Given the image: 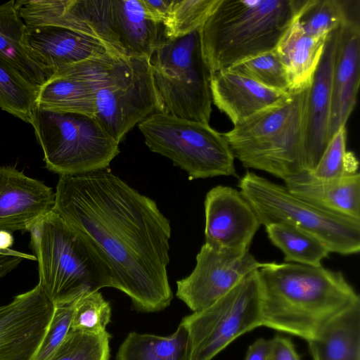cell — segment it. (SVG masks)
<instances>
[{
	"label": "cell",
	"instance_id": "obj_5",
	"mask_svg": "<svg viewBox=\"0 0 360 360\" xmlns=\"http://www.w3.org/2000/svg\"><path fill=\"white\" fill-rule=\"evenodd\" d=\"M30 248L38 262L39 284L53 304L113 288L106 259L82 232L51 211L30 230Z\"/></svg>",
	"mask_w": 360,
	"mask_h": 360
},
{
	"label": "cell",
	"instance_id": "obj_11",
	"mask_svg": "<svg viewBox=\"0 0 360 360\" xmlns=\"http://www.w3.org/2000/svg\"><path fill=\"white\" fill-rule=\"evenodd\" d=\"M162 112L150 58H120L96 87L94 117L118 143L136 124Z\"/></svg>",
	"mask_w": 360,
	"mask_h": 360
},
{
	"label": "cell",
	"instance_id": "obj_4",
	"mask_svg": "<svg viewBox=\"0 0 360 360\" xmlns=\"http://www.w3.org/2000/svg\"><path fill=\"white\" fill-rule=\"evenodd\" d=\"M304 0H219L200 28L211 77L274 50L298 15Z\"/></svg>",
	"mask_w": 360,
	"mask_h": 360
},
{
	"label": "cell",
	"instance_id": "obj_36",
	"mask_svg": "<svg viewBox=\"0 0 360 360\" xmlns=\"http://www.w3.org/2000/svg\"><path fill=\"white\" fill-rule=\"evenodd\" d=\"M271 342V360H301L290 338L277 335Z\"/></svg>",
	"mask_w": 360,
	"mask_h": 360
},
{
	"label": "cell",
	"instance_id": "obj_29",
	"mask_svg": "<svg viewBox=\"0 0 360 360\" xmlns=\"http://www.w3.org/2000/svg\"><path fill=\"white\" fill-rule=\"evenodd\" d=\"M357 0H304L297 21L307 34L328 37L338 30Z\"/></svg>",
	"mask_w": 360,
	"mask_h": 360
},
{
	"label": "cell",
	"instance_id": "obj_41",
	"mask_svg": "<svg viewBox=\"0 0 360 360\" xmlns=\"http://www.w3.org/2000/svg\"><path fill=\"white\" fill-rule=\"evenodd\" d=\"M269 360H271V358L270 357V359Z\"/></svg>",
	"mask_w": 360,
	"mask_h": 360
},
{
	"label": "cell",
	"instance_id": "obj_12",
	"mask_svg": "<svg viewBox=\"0 0 360 360\" xmlns=\"http://www.w3.org/2000/svg\"><path fill=\"white\" fill-rule=\"evenodd\" d=\"M191 360H212L244 333L262 326V292L258 270L243 278L210 307L184 317Z\"/></svg>",
	"mask_w": 360,
	"mask_h": 360
},
{
	"label": "cell",
	"instance_id": "obj_6",
	"mask_svg": "<svg viewBox=\"0 0 360 360\" xmlns=\"http://www.w3.org/2000/svg\"><path fill=\"white\" fill-rule=\"evenodd\" d=\"M309 87L289 92L285 98L222 133L234 158L245 168L264 171L283 181L305 172Z\"/></svg>",
	"mask_w": 360,
	"mask_h": 360
},
{
	"label": "cell",
	"instance_id": "obj_7",
	"mask_svg": "<svg viewBox=\"0 0 360 360\" xmlns=\"http://www.w3.org/2000/svg\"><path fill=\"white\" fill-rule=\"evenodd\" d=\"M31 125L46 168L60 176L106 169L120 153L94 116L36 107Z\"/></svg>",
	"mask_w": 360,
	"mask_h": 360
},
{
	"label": "cell",
	"instance_id": "obj_10",
	"mask_svg": "<svg viewBox=\"0 0 360 360\" xmlns=\"http://www.w3.org/2000/svg\"><path fill=\"white\" fill-rule=\"evenodd\" d=\"M138 127L149 149L170 159L188 174L190 180L238 177L229 143L222 133L207 123L158 112L138 124Z\"/></svg>",
	"mask_w": 360,
	"mask_h": 360
},
{
	"label": "cell",
	"instance_id": "obj_2",
	"mask_svg": "<svg viewBox=\"0 0 360 360\" xmlns=\"http://www.w3.org/2000/svg\"><path fill=\"white\" fill-rule=\"evenodd\" d=\"M262 326L314 338L332 319L360 304L342 272L296 263L267 262L258 270Z\"/></svg>",
	"mask_w": 360,
	"mask_h": 360
},
{
	"label": "cell",
	"instance_id": "obj_9",
	"mask_svg": "<svg viewBox=\"0 0 360 360\" xmlns=\"http://www.w3.org/2000/svg\"><path fill=\"white\" fill-rule=\"evenodd\" d=\"M239 191L261 225L288 223L319 238L330 252L350 255L360 250V221L335 215L292 195L285 186L253 172L240 178Z\"/></svg>",
	"mask_w": 360,
	"mask_h": 360
},
{
	"label": "cell",
	"instance_id": "obj_25",
	"mask_svg": "<svg viewBox=\"0 0 360 360\" xmlns=\"http://www.w3.org/2000/svg\"><path fill=\"white\" fill-rule=\"evenodd\" d=\"M307 342L312 360H360V304L340 314Z\"/></svg>",
	"mask_w": 360,
	"mask_h": 360
},
{
	"label": "cell",
	"instance_id": "obj_38",
	"mask_svg": "<svg viewBox=\"0 0 360 360\" xmlns=\"http://www.w3.org/2000/svg\"><path fill=\"white\" fill-rule=\"evenodd\" d=\"M171 0L149 1L143 0L150 16L156 22L163 24Z\"/></svg>",
	"mask_w": 360,
	"mask_h": 360
},
{
	"label": "cell",
	"instance_id": "obj_31",
	"mask_svg": "<svg viewBox=\"0 0 360 360\" xmlns=\"http://www.w3.org/2000/svg\"><path fill=\"white\" fill-rule=\"evenodd\" d=\"M276 90L289 91L287 72L276 49L266 51L233 65L227 70Z\"/></svg>",
	"mask_w": 360,
	"mask_h": 360
},
{
	"label": "cell",
	"instance_id": "obj_35",
	"mask_svg": "<svg viewBox=\"0 0 360 360\" xmlns=\"http://www.w3.org/2000/svg\"><path fill=\"white\" fill-rule=\"evenodd\" d=\"M76 300L54 304L50 323L32 360H49L61 345L70 330Z\"/></svg>",
	"mask_w": 360,
	"mask_h": 360
},
{
	"label": "cell",
	"instance_id": "obj_13",
	"mask_svg": "<svg viewBox=\"0 0 360 360\" xmlns=\"http://www.w3.org/2000/svg\"><path fill=\"white\" fill-rule=\"evenodd\" d=\"M267 262L249 252L231 251L202 245L191 274L176 281V297L193 312L219 300L243 278Z\"/></svg>",
	"mask_w": 360,
	"mask_h": 360
},
{
	"label": "cell",
	"instance_id": "obj_18",
	"mask_svg": "<svg viewBox=\"0 0 360 360\" xmlns=\"http://www.w3.org/2000/svg\"><path fill=\"white\" fill-rule=\"evenodd\" d=\"M27 41L33 58L49 77L64 66L109 54L119 56L92 35L60 27L27 28Z\"/></svg>",
	"mask_w": 360,
	"mask_h": 360
},
{
	"label": "cell",
	"instance_id": "obj_3",
	"mask_svg": "<svg viewBox=\"0 0 360 360\" xmlns=\"http://www.w3.org/2000/svg\"><path fill=\"white\" fill-rule=\"evenodd\" d=\"M31 28L60 27L92 35L119 56L150 58L167 39L163 24L143 0H30L24 10Z\"/></svg>",
	"mask_w": 360,
	"mask_h": 360
},
{
	"label": "cell",
	"instance_id": "obj_39",
	"mask_svg": "<svg viewBox=\"0 0 360 360\" xmlns=\"http://www.w3.org/2000/svg\"><path fill=\"white\" fill-rule=\"evenodd\" d=\"M0 255L15 256V257H21L22 259L36 260V257H34V255H28V254L18 252V251H16V250L10 249V248H6V249L0 248Z\"/></svg>",
	"mask_w": 360,
	"mask_h": 360
},
{
	"label": "cell",
	"instance_id": "obj_1",
	"mask_svg": "<svg viewBox=\"0 0 360 360\" xmlns=\"http://www.w3.org/2000/svg\"><path fill=\"white\" fill-rule=\"evenodd\" d=\"M53 211L97 247L111 268L113 288L137 310L155 312L170 304L172 229L153 200L103 169L60 176Z\"/></svg>",
	"mask_w": 360,
	"mask_h": 360
},
{
	"label": "cell",
	"instance_id": "obj_30",
	"mask_svg": "<svg viewBox=\"0 0 360 360\" xmlns=\"http://www.w3.org/2000/svg\"><path fill=\"white\" fill-rule=\"evenodd\" d=\"M219 0H171L163 22L167 39L187 35L200 28Z\"/></svg>",
	"mask_w": 360,
	"mask_h": 360
},
{
	"label": "cell",
	"instance_id": "obj_8",
	"mask_svg": "<svg viewBox=\"0 0 360 360\" xmlns=\"http://www.w3.org/2000/svg\"><path fill=\"white\" fill-rule=\"evenodd\" d=\"M162 112L209 124L212 112L211 74L205 62L200 29L166 39L150 58Z\"/></svg>",
	"mask_w": 360,
	"mask_h": 360
},
{
	"label": "cell",
	"instance_id": "obj_37",
	"mask_svg": "<svg viewBox=\"0 0 360 360\" xmlns=\"http://www.w3.org/2000/svg\"><path fill=\"white\" fill-rule=\"evenodd\" d=\"M271 349V339L259 338L250 345L245 360H269Z\"/></svg>",
	"mask_w": 360,
	"mask_h": 360
},
{
	"label": "cell",
	"instance_id": "obj_22",
	"mask_svg": "<svg viewBox=\"0 0 360 360\" xmlns=\"http://www.w3.org/2000/svg\"><path fill=\"white\" fill-rule=\"evenodd\" d=\"M107 71L100 75L69 72L49 77L39 88L36 107L94 117L96 87Z\"/></svg>",
	"mask_w": 360,
	"mask_h": 360
},
{
	"label": "cell",
	"instance_id": "obj_19",
	"mask_svg": "<svg viewBox=\"0 0 360 360\" xmlns=\"http://www.w3.org/2000/svg\"><path fill=\"white\" fill-rule=\"evenodd\" d=\"M338 30L326 39L309 87L304 146L305 171L307 172L315 169L330 141L332 77Z\"/></svg>",
	"mask_w": 360,
	"mask_h": 360
},
{
	"label": "cell",
	"instance_id": "obj_17",
	"mask_svg": "<svg viewBox=\"0 0 360 360\" xmlns=\"http://www.w3.org/2000/svg\"><path fill=\"white\" fill-rule=\"evenodd\" d=\"M54 205L52 188L15 167L0 165V231L30 232Z\"/></svg>",
	"mask_w": 360,
	"mask_h": 360
},
{
	"label": "cell",
	"instance_id": "obj_32",
	"mask_svg": "<svg viewBox=\"0 0 360 360\" xmlns=\"http://www.w3.org/2000/svg\"><path fill=\"white\" fill-rule=\"evenodd\" d=\"M347 129L340 127L333 135L315 169L309 172L321 180H335L358 172L355 155L347 150Z\"/></svg>",
	"mask_w": 360,
	"mask_h": 360
},
{
	"label": "cell",
	"instance_id": "obj_20",
	"mask_svg": "<svg viewBox=\"0 0 360 360\" xmlns=\"http://www.w3.org/2000/svg\"><path fill=\"white\" fill-rule=\"evenodd\" d=\"M210 89L212 102L227 115L233 126L289 94L228 70L217 72L212 76Z\"/></svg>",
	"mask_w": 360,
	"mask_h": 360
},
{
	"label": "cell",
	"instance_id": "obj_24",
	"mask_svg": "<svg viewBox=\"0 0 360 360\" xmlns=\"http://www.w3.org/2000/svg\"><path fill=\"white\" fill-rule=\"evenodd\" d=\"M0 58L39 87L49 78L30 51L27 27L14 0L0 5Z\"/></svg>",
	"mask_w": 360,
	"mask_h": 360
},
{
	"label": "cell",
	"instance_id": "obj_34",
	"mask_svg": "<svg viewBox=\"0 0 360 360\" xmlns=\"http://www.w3.org/2000/svg\"><path fill=\"white\" fill-rule=\"evenodd\" d=\"M110 317V305L99 291L86 293L75 301L70 330L103 334Z\"/></svg>",
	"mask_w": 360,
	"mask_h": 360
},
{
	"label": "cell",
	"instance_id": "obj_16",
	"mask_svg": "<svg viewBox=\"0 0 360 360\" xmlns=\"http://www.w3.org/2000/svg\"><path fill=\"white\" fill-rule=\"evenodd\" d=\"M360 1H356L338 30L332 77L330 138L346 123L359 86Z\"/></svg>",
	"mask_w": 360,
	"mask_h": 360
},
{
	"label": "cell",
	"instance_id": "obj_33",
	"mask_svg": "<svg viewBox=\"0 0 360 360\" xmlns=\"http://www.w3.org/2000/svg\"><path fill=\"white\" fill-rule=\"evenodd\" d=\"M110 335L70 330L49 360H109Z\"/></svg>",
	"mask_w": 360,
	"mask_h": 360
},
{
	"label": "cell",
	"instance_id": "obj_14",
	"mask_svg": "<svg viewBox=\"0 0 360 360\" xmlns=\"http://www.w3.org/2000/svg\"><path fill=\"white\" fill-rule=\"evenodd\" d=\"M53 310L39 283L0 306V360H32Z\"/></svg>",
	"mask_w": 360,
	"mask_h": 360
},
{
	"label": "cell",
	"instance_id": "obj_26",
	"mask_svg": "<svg viewBox=\"0 0 360 360\" xmlns=\"http://www.w3.org/2000/svg\"><path fill=\"white\" fill-rule=\"evenodd\" d=\"M115 360H191L188 330L180 323L169 336L131 332L120 346Z\"/></svg>",
	"mask_w": 360,
	"mask_h": 360
},
{
	"label": "cell",
	"instance_id": "obj_27",
	"mask_svg": "<svg viewBox=\"0 0 360 360\" xmlns=\"http://www.w3.org/2000/svg\"><path fill=\"white\" fill-rule=\"evenodd\" d=\"M265 230L271 243L283 253L285 262L319 266L330 253L319 238L294 225L273 223Z\"/></svg>",
	"mask_w": 360,
	"mask_h": 360
},
{
	"label": "cell",
	"instance_id": "obj_28",
	"mask_svg": "<svg viewBox=\"0 0 360 360\" xmlns=\"http://www.w3.org/2000/svg\"><path fill=\"white\" fill-rule=\"evenodd\" d=\"M39 86L0 58V108L32 124Z\"/></svg>",
	"mask_w": 360,
	"mask_h": 360
},
{
	"label": "cell",
	"instance_id": "obj_23",
	"mask_svg": "<svg viewBox=\"0 0 360 360\" xmlns=\"http://www.w3.org/2000/svg\"><path fill=\"white\" fill-rule=\"evenodd\" d=\"M327 37L307 34L296 19L285 31L276 49L287 72L288 92L311 86Z\"/></svg>",
	"mask_w": 360,
	"mask_h": 360
},
{
	"label": "cell",
	"instance_id": "obj_21",
	"mask_svg": "<svg viewBox=\"0 0 360 360\" xmlns=\"http://www.w3.org/2000/svg\"><path fill=\"white\" fill-rule=\"evenodd\" d=\"M285 186L295 196L326 212L360 221V174L321 180L305 172L290 177Z\"/></svg>",
	"mask_w": 360,
	"mask_h": 360
},
{
	"label": "cell",
	"instance_id": "obj_40",
	"mask_svg": "<svg viewBox=\"0 0 360 360\" xmlns=\"http://www.w3.org/2000/svg\"><path fill=\"white\" fill-rule=\"evenodd\" d=\"M12 243L13 238L11 233L5 231H0V248H9V246L12 245Z\"/></svg>",
	"mask_w": 360,
	"mask_h": 360
},
{
	"label": "cell",
	"instance_id": "obj_15",
	"mask_svg": "<svg viewBox=\"0 0 360 360\" xmlns=\"http://www.w3.org/2000/svg\"><path fill=\"white\" fill-rule=\"evenodd\" d=\"M204 205L205 243L218 249L249 251L261 224L240 192L217 186L206 194Z\"/></svg>",
	"mask_w": 360,
	"mask_h": 360
}]
</instances>
